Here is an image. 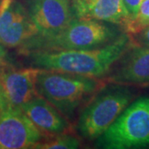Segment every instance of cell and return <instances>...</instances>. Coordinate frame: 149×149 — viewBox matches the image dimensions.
<instances>
[{
	"label": "cell",
	"mask_w": 149,
	"mask_h": 149,
	"mask_svg": "<svg viewBox=\"0 0 149 149\" xmlns=\"http://www.w3.org/2000/svg\"><path fill=\"white\" fill-rule=\"evenodd\" d=\"M9 61L8 52L6 50V47L0 43V65L3 64H5Z\"/></svg>",
	"instance_id": "e0dca14e"
},
{
	"label": "cell",
	"mask_w": 149,
	"mask_h": 149,
	"mask_svg": "<svg viewBox=\"0 0 149 149\" xmlns=\"http://www.w3.org/2000/svg\"><path fill=\"white\" fill-rule=\"evenodd\" d=\"M103 85L95 77L48 70L41 69L37 79L38 95L68 118L84 100L100 91Z\"/></svg>",
	"instance_id": "3957f363"
},
{
	"label": "cell",
	"mask_w": 149,
	"mask_h": 149,
	"mask_svg": "<svg viewBox=\"0 0 149 149\" xmlns=\"http://www.w3.org/2000/svg\"><path fill=\"white\" fill-rule=\"evenodd\" d=\"M38 34L28 13L20 3L2 0L0 4V43L5 47H19L29 38Z\"/></svg>",
	"instance_id": "ba28073f"
},
{
	"label": "cell",
	"mask_w": 149,
	"mask_h": 149,
	"mask_svg": "<svg viewBox=\"0 0 149 149\" xmlns=\"http://www.w3.org/2000/svg\"><path fill=\"white\" fill-rule=\"evenodd\" d=\"M0 149H2V147H1V146H0Z\"/></svg>",
	"instance_id": "d6986e66"
},
{
	"label": "cell",
	"mask_w": 149,
	"mask_h": 149,
	"mask_svg": "<svg viewBox=\"0 0 149 149\" xmlns=\"http://www.w3.org/2000/svg\"><path fill=\"white\" fill-rule=\"evenodd\" d=\"M149 26V0H143L135 18L128 22L124 31L128 34H136Z\"/></svg>",
	"instance_id": "5bb4252c"
},
{
	"label": "cell",
	"mask_w": 149,
	"mask_h": 149,
	"mask_svg": "<svg viewBox=\"0 0 149 149\" xmlns=\"http://www.w3.org/2000/svg\"><path fill=\"white\" fill-rule=\"evenodd\" d=\"M123 1L130 15L131 20H133L138 14L139 7L141 5V3L143 2V0H123Z\"/></svg>",
	"instance_id": "2e32d148"
},
{
	"label": "cell",
	"mask_w": 149,
	"mask_h": 149,
	"mask_svg": "<svg viewBox=\"0 0 149 149\" xmlns=\"http://www.w3.org/2000/svg\"><path fill=\"white\" fill-rule=\"evenodd\" d=\"M22 111L45 135H60L69 128L63 115L42 96L37 95L21 107Z\"/></svg>",
	"instance_id": "8fae6325"
},
{
	"label": "cell",
	"mask_w": 149,
	"mask_h": 149,
	"mask_svg": "<svg viewBox=\"0 0 149 149\" xmlns=\"http://www.w3.org/2000/svg\"><path fill=\"white\" fill-rule=\"evenodd\" d=\"M1 3H2V0H0V4H1Z\"/></svg>",
	"instance_id": "ac0fdd59"
},
{
	"label": "cell",
	"mask_w": 149,
	"mask_h": 149,
	"mask_svg": "<svg viewBox=\"0 0 149 149\" xmlns=\"http://www.w3.org/2000/svg\"><path fill=\"white\" fill-rule=\"evenodd\" d=\"M134 46L127 32L100 47L58 52H37L26 55L32 67L98 78Z\"/></svg>",
	"instance_id": "6da1fadb"
},
{
	"label": "cell",
	"mask_w": 149,
	"mask_h": 149,
	"mask_svg": "<svg viewBox=\"0 0 149 149\" xmlns=\"http://www.w3.org/2000/svg\"><path fill=\"white\" fill-rule=\"evenodd\" d=\"M41 69L16 68L10 61L0 65V110L21 108L38 95L37 79Z\"/></svg>",
	"instance_id": "8992f818"
},
{
	"label": "cell",
	"mask_w": 149,
	"mask_h": 149,
	"mask_svg": "<svg viewBox=\"0 0 149 149\" xmlns=\"http://www.w3.org/2000/svg\"><path fill=\"white\" fill-rule=\"evenodd\" d=\"M27 11L41 35L60 32L74 18L70 0H29Z\"/></svg>",
	"instance_id": "9c48e42d"
},
{
	"label": "cell",
	"mask_w": 149,
	"mask_h": 149,
	"mask_svg": "<svg viewBox=\"0 0 149 149\" xmlns=\"http://www.w3.org/2000/svg\"><path fill=\"white\" fill-rule=\"evenodd\" d=\"M109 80L115 84L149 85V48L134 45Z\"/></svg>",
	"instance_id": "30bf717a"
},
{
	"label": "cell",
	"mask_w": 149,
	"mask_h": 149,
	"mask_svg": "<svg viewBox=\"0 0 149 149\" xmlns=\"http://www.w3.org/2000/svg\"><path fill=\"white\" fill-rule=\"evenodd\" d=\"M45 136L21 108L11 107L0 110L2 149L33 148Z\"/></svg>",
	"instance_id": "52a82bcc"
},
{
	"label": "cell",
	"mask_w": 149,
	"mask_h": 149,
	"mask_svg": "<svg viewBox=\"0 0 149 149\" xmlns=\"http://www.w3.org/2000/svg\"><path fill=\"white\" fill-rule=\"evenodd\" d=\"M80 146L79 140L70 135L60 134L47 142H40L33 148L37 149H75Z\"/></svg>",
	"instance_id": "4fadbf2b"
},
{
	"label": "cell",
	"mask_w": 149,
	"mask_h": 149,
	"mask_svg": "<svg viewBox=\"0 0 149 149\" xmlns=\"http://www.w3.org/2000/svg\"><path fill=\"white\" fill-rule=\"evenodd\" d=\"M149 146V97L126 108L97 139L95 147L105 149L141 148Z\"/></svg>",
	"instance_id": "277c9868"
},
{
	"label": "cell",
	"mask_w": 149,
	"mask_h": 149,
	"mask_svg": "<svg viewBox=\"0 0 149 149\" xmlns=\"http://www.w3.org/2000/svg\"><path fill=\"white\" fill-rule=\"evenodd\" d=\"M84 19L116 24L125 29L131 17L123 0H94Z\"/></svg>",
	"instance_id": "7c38bea8"
},
{
	"label": "cell",
	"mask_w": 149,
	"mask_h": 149,
	"mask_svg": "<svg viewBox=\"0 0 149 149\" xmlns=\"http://www.w3.org/2000/svg\"><path fill=\"white\" fill-rule=\"evenodd\" d=\"M121 33L108 22L73 18L60 32L49 35L37 34L19 47V52L27 55L37 52L85 50L103 47Z\"/></svg>",
	"instance_id": "7a4b0ae2"
},
{
	"label": "cell",
	"mask_w": 149,
	"mask_h": 149,
	"mask_svg": "<svg viewBox=\"0 0 149 149\" xmlns=\"http://www.w3.org/2000/svg\"><path fill=\"white\" fill-rule=\"evenodd\" d=\"M134 35L135 37L133 41H135L139 46L149 48V26Z\"/></svg>",
	"instance_id": "9a60e30c"
},
{
	"label": "cell",
	"mask_w": 149,
	"mask_h": 149,
	"mask_svg": "<svg viewBox=\"0 0 149 149\" xmlns=\"http://www.w3.org/2000/svg\"><path fill=\"white\" fill-rule=\"evenodd\" d=\"M132 97L128 90L116 85L101 89L80 113L79 134L88 140L98 139L127 108Z\"/></svg>",
	"instance_id": "5b68a950"
}]
</instances>
